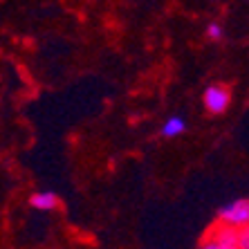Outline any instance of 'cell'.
Instances as JSON below:
<instances>
[{
    "mask_svg": "<svg viewBox=\"0 0 249 249\" xmlns=\"http://www.w3.org/2000/svg\"><path fill=\"white\" fill-rule=\"evenodd\" d=\"M238 247H240V249H249V227H245L243 233H238Z\"/></svg>",
    "mask_w": 249,
    "mask_h": 249,
    "instance_id": "7",
    "label": "cell"
},
{
    "mask_svg": "<svg viewBox=\"0 0 249 249\" xmlns=\"http://www.w3.org/2000/svg\"><path fill=\"white\" fill-rule=\"evenodd\" d=\"M186 130V122L182 119V117H168L166 122H164L162 126V135L164 137H180L182 133Z\"/></svg>",
    "mask_w": 249,
    "mask_h": 249,
    "instance_id": "5",
    "label": "cell"
},
{
    "mask_svg": "<svg viewBox=\"0 0 249 249\" xmlns=\"http://www.w3.org/2000/svg\"><path fill=\"white\" fill-rule=\"evenodd\" d=\"M231 104V92L222 86H211L204 90V108L211 115H222Z\"/></svg>",
    "mask_w": 249,
    "mask_h": 249,
    "instance_id": "2",
    "label": "cell"
},
{
    "mask_svg": "<svg viewBox=\"0 0 249 249\" xmlns=\"http://www.w3.org/2000/svg\"><path fill=\"white\" fill-rule=\"evenodd\" d=\"M29 204L34 209H38V211H50V209H54L58 204V197L52 191H41L29 197Z\"/></svg>",
    "mask_w": 249,
    "mask_h": 249,
    "instance_id": "4",
    "label": "cell"
},
{
    "mask_svg": "<svg viewBox=\"0 0 249 249\" xmlns=\"http://www.w3.org/2000/svg\"><path fill=\"white\" fill-rule=\"evenodd\" d=\"M211 240H204L202 247L207 249H236L238 247V229L229 225H222L218 231L211 233Z\"/></svg>",
    "mask_w": 249,
    "mask_h": 249,
    "instance_id": "3",
    "label": "cell"
},
{
    "mask_svg": "<svg viewBox=\"0 0 249 249\" xmlns=\"http://www.w3.org/2000/svg\"><path fill=\"white\" fill-rule=\"evenodd\" d=\"M207 36L211 38V41H220V38H222V27L218 23H211L207 27Z\"/></svg>",
    "mask_w": 249,
    "mask_h": 249,
    "instance_id": "6",
    "label": "cell"
},
{
    "mask_svg": "<svg viewBox=\"0 0 249 249\" xmlns=\"http://www.w3.org/2000/svg\"><path fill=\"white\" fill-rule=\"evenodd\" d=\"M222 225L236 227V229H245L249 227V200H236V202L227 204L218 211Z\"/></svg>",
    "mask_w": 249,
    "mask_h": 249,
    "instance_id": "1",
    "label": "cell"
}]
</instances>
